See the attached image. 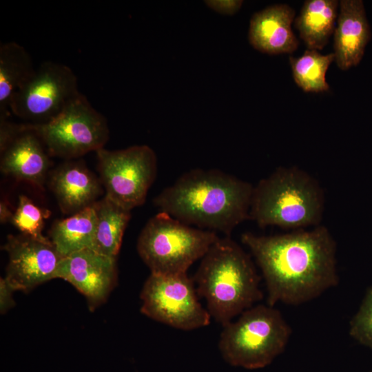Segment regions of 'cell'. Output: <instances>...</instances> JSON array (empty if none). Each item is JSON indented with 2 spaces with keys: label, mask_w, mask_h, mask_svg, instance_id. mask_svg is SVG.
<instances>
[{
  "label": "cell",
  "mask_w": 372,
  "mask_h": 372,
  "mask_svg": "<svg viewBox=\"0 0 372 372\" xmlns=\"http://www.w3.org/2000/svg\"><path fill=\"white\" fill-rule=\"evenodd\" d=\"M50 215L49 210L39 207L27 196L20 195L10 223L23 234L41 241L48 242L50 240L45 237L42 231L44 220Z\"/></svg>",
  "instance_id": "7402d4cb"
},
{
  "label": "cell",
  "mask_w": 372,
  "mask_h": 372,
  "mask_svg": "<svg viewBox=\"0 0 372 372\" xmlns=\"http://www.w3.org/2000/svg\"><path fill=\"white\" fill-rule=\"evenodd\" d=\"M240 0H217L205 1L207 6L214 11L225 15H232L236 13L242 5Z\"/></svg>",
  "instance_id": "cb8c5ba5"
},
{
  "label": "cell",
  "mask_w": 372,
  "mask_h": 372,
  "mask_svg": "<svg viewBox=\"0 0 372 372\" xmlns=\"http://www.w3.org/2000/svg\"><path fill=\"white\" fill-rule=\"evenodd\" d=\"M340 2L337 0H307L294 19L295 28L307 49L322 50L336 27Z\"/></svg>",
  "instance_id": "e0dca14e"
},
{
  "label": "cell",
  "mask_w": 372,
  "mask_h": 372,
  "mask_svg": "<svg viewBox=\"0 0 372 372\" xmlns=\"http://www.w3.org/2000/svg\"><path fill=\"white\" fill-rule=\"evenodd\" d=\"M94 207L96 225L92 249L101 254L116 258L131 218V211L107 196L96 201Z\"/></svg>",
  "instance_id": "ffe728a7"
},
{
  "label": "cell",
  "mask_w": 372,
  "mask_h": 372,
  "mask_svg": "<svg viewBox=\"0 0 372 372\" xmlns=\"http://www.w3.org/2000/svg\"><path fill=\"white\" fill-rule=\"evenodd\" d=\"M324 203L311 176L297 167H279L254 187L249 218L260 227L302 229L320 223Z\"/></svg>",
  "instance_id": "277c9868"
},
{
  "label": "cell",
  "mask_w": 372,
  "mask_h": 372,
  "mask_svg": "<svg viewBox=\"0 0 372 372\" xmlns=\"http://www.w3.org/2000/svg\"><path fill=\"white\" fill-rule=\"evenodd\" d=\"M333 33L335 61L347 70L362 60L371 36L362 0H342Z\"/></svg>",
  "instance_id": "2e32d148"
},
{
  "label": "cell",
  "mask_w": 372,
  "mask_h": 372,
  "mask_svg": "<svg viewBox=\"0 0 372 372\" xmlns=\"http://www.w3.org/2000/svg\"><path fill=\"white\" fill-rule=\"evenodd\" d=\"M27 50L15 41L0 45V118H9L14 94L35 72Z\"/></svg>",
  "instance_id": "ac0fdd59"
},
{
  "label": "cell",
  "mask_w": 372,
  "mask_h": 372,
  "mask_svg": "<svg viewBox=\"0 0 372 372\" xmlns=\"http://www.w3.org/2000/svg\"><path fill=\"white\" fill-rule=\"evenodd\" d=\"M79 93L77 78L71 68L48 61L14 94L10 109L27 123L41 125L57 116Z\"/></svg>",
  "instance_id": "30bf717a"
},
{
  "label": "cell",
  "mask_w": 372,
  "mask_h": 372,
  "mask_svg": "<svg viewBox=\"0 0 372 372\" xmlns=\"http://www.w3.org/2000/svg\"><path fill=\"white\" fill-rule=\"evenodd\" d=\"M291 329L273 307L258 304L223 327L218 349L234 366L258 369L270 364L286 348Z\"/></svg>",
  "instance_id": "5b68a950"
},
{
  "label": "cell",
  "mask_w": 372,
  "mask_h": 372,
  "mask_svg": "<svg viewBox=\"0 0 372 372\" xmlns=\"http://www.w3.org/2000/svg\"><path fill=\"white\" fill-rule=\"evenodd\" d=\"M2 249L8 256L4 278L15 291H29L56 278L63 257L51 240L43 242L23 234H10Z\"/></svg>",
  "instance_id": "7c38bea8"
},
{
  "label": "cell",
  "mask_w": 372,
  "mask_h": 372,
  "mask_svg": "<svg viewBox=\"0 0 372 372\" xmlns=\"http://www.w3.org/2000/svg\"><path fill=\"white\" fill-rule=\"evenodd\" d=\"M140 297L143 314L172 327L191 331L210 323L211 317L200 303L194 279L187 273H151Z\"/></svg>",
  "instance_id": "ba28073f"
},
{
  "label": "cell",
  "mask_w": 372,
  "mask_h": 372,
  "mask_svg": "<svg viewBox=\"0 0 372 372\" xmlns=\"http://www.w3.org/2000/svg\"><path fill=\"white\" fill-rule=\"evenodd\" d=\"M218 238L215 231L192 227L159 211L141 230L136 249L151 273L183 274Z\"/></svg>",
  "instance_id": "8992f818"
},
{
  "label": "cell",
  "mask_w": 372,
  "mask_h": 372,
  "mask_svg": "<svg viewBox=\"0 0 372 372\" xmlns=\"http://www.w3.org/2000/svg\"><path fill=\"white\" fill-rule=\"evenodd\" d=\"M14 215L8 200L3 198L0 203V221L1 224L10 223Z\"/></svg>",
  "instance_id": "484cf974"
},
{
  "label": "cell",
  "mask_w": 372,
  "mask_h": 372,
  "mask_svg": "<svg viewBox=\"0 0 372 372\" xmlns=\"http://www.w3.org/2000/svg\"><path fill=\"white\" fill-rule=\"evenodd\" d=\"M56 278L72 284L86 298L91 310L105 302L117 280L116 258L92 249L63 257Z\"/></svg>",
  "instance_id": "4fadbf2b"
},
{
  "label": "cell",
  "mask_w": 372,
  "mask_h": 372,
  "mask_svg": "<svg viewBox=\"0 0 372 372\" xmlns=\"http://www.w3.org/2000/svg\"><path fill=\"white\" fill-rule=\"evenodd\" d=\"M349 334L372 350V287L366 291L358 311L350 321Z\"/></svg>",
  "instance_id": "603a6c76"
},
{
  "label": "cell",
  "mask_w": 372,
  "mask_h": 372,
  "mask_svg": "<svg viewBox=\"0 0 372 372\" xmlns=\"http://www.w3.org/2000/svg\"><path fill=\"white\" fill-rule=\"evenodd\" d=\"M241 241L261 270L269 306L303 304L339 282L336 244L324 226L274 236L247 232Z\"/></svg>",
  "instance_id": "6da1fadb"
},
{
  "label": "cell",
  "mask_w": 372,
  "mask_h": 372,
  "mask_svg": "<svg viewBox=\"0 0 372 372\" xmlns=\"http://www.w3.org/2000/svg\"><path fill=\"white\" fill-rule=\"evenodd\" d=\"M15 289L8 282L5 278L0 279V312L5 313L7 311L14 307V301L12 293Z\"/></svg>",
  "instance_id": "d4e9b609"
},
{
  "label": "cell",
  "mask_w": 372,
  "mask_h": 372,
  "mask_svg": "<svg viewBox=\"0 0 372 372\" xmlns=\"http://www.w3.org/2000/svg\"><path fill=\"white\" fill-rule=\"evenodd\" d=\"M101 184L81 161L60 165L52 172L50 180L60 209L70 216L98 201L102 193Z\"/></svg>",
  "instance_id": "9a60e30c"
},
{
  "label": "cell",
  "mask_w": 372,
  "mask_h": 372,
  "mask_svg": "<svg viewBox=\"0 0 372 372\" xmlns=\"http://www.w3.org/2000/svg\"><path fill=\"white\" fill-rule=\"evenodd\" d=\"M369 372H372V371H369Z\"/></svg>",
  "instance_id": "4316f807"
},
{
  "label": "cell",
  "mask_w": 372,
  "mask_h": 372,
  "mask_svg": "<svg viewBox=\"0 0 372 372\" xmlns=\"http://www.w3.org/2000/svg\"><path fill=\"white\" fill-rule=\"evenodd\" d=\"M96 225L94 205L69 217L56 220L50 231V240L63 256L93 247Z\"/></svg>",
  "instance_id": "d6986e66"
},
{
  "label": "cell",
  "mask_w": 372,
  "mask_h": 372,
  "mask_svg": "<svg viewBox=\"0 0 372 372\" xmlns=\"http://www.w3.org/2000/svg\"><path fill=\"white\" fill-rule=\"evenodd\" d=\"M34 125L50 156L68 160L97 152L109 138L105 117L81 92L51 121Z\"/></svg>",
  "instance_id": "52a82bcc"
},
{
  "label": "cell",
  "mask_w": 372,
  "mask_h": 372,
  "mask_svg": "<svg viewBox=\"0 0 372 372\" xmlns=\"http://www.w3.org/2000/svg\"><path fill=\"white\" fill-rule=\"evenodd\" d=\"M193 279L211 317L223 327L263 298L250 256L230 236L210 247Z\"/></svg>",
  "instance_id": "3957f363"
},
{
  "label": "cell",
  "mask_w": 372,
  "mask_h": 372,
  "mask_svg": "<svg viewBox=\"0 0 372 372\" xmlns=\"http://www.w3.org/2000/svg\"><path fill=\"white\" fill-rule=\"evenodd\" d=\"M335 60L333 52L322 54L316 50H306L299 57H289L293 78L305 92H324L329 90L326 73Z\"/></svg>",
  "instance_id": "44dd1931"
},
{
  "label": "cell",
  "mask_w": 372,
  "mask_h": 372,
  "mask_svg": "<svg viewBox=\"0 0 372 372\" xmlns=\"http://www.w3.org/2000/svg\"><path fill=\"white\" fill-rule=\"evenodd\" d=\"M98 168L107 198L132 210L142 205L157 173V158L148 145L97 152Z\"/></svg>",
  "instance_id": "9c48e42d"
},
{
  "label": "cell",
  "mask_w": 372,
  "mask_h": 372,
  "mask_svg": "<svg viewBox=\"0 0 372 372\" xmlns=\"http://www.w3.org/2000/svg\"><path fill=\"white\" fill-rule=\"evenodd\" d=\"M254 186L218 169H194L154 199L160 212L188 225L230 236L249 218Z\"/></svg>",
  "instance_id": "7a4b0ae2"
},
{
  "label": "cell",
  "mask_w": 372,
  "mask_h": 372,
  "mask_svg": "<svg viewBox=\"0 0 372 372\" xmlns=\"http://www.w3.org/2000/svg\"><path fill=\"white\" fill-rule=\"evenodd\" d=\"M0 154L2 173L43 188L50 155L34 124L0 118Z\"/></svg>",
  "instance_id": "8fae6325"
},
{
  "label": "cell",
  "mask_w": 372,
  "mask_h": 372,
  "mask_svg": "<svg viewBox=\"0 0 372 372\" xmlns=\"http://www.w3.org/2000/svg\"><path fill=\"white\" fill-rule=\"evenodd\" d=\"M295 14V10L285 3L274 4L254 13L249 22V43L268 54L295 52L299 45L291 28Z\"/></svg>",
  "instance_id": "5bb4252c"
}]
</instances>
